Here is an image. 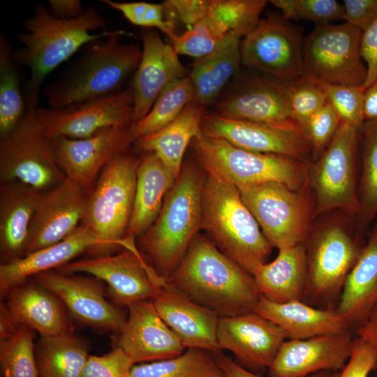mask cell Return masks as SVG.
I'll return each instance as SVG.
<instances>
[{"mask_svg":"<svg viewBox=\"0 0 377 377\" xmlns=\"http://www.w3.org/2000/svg\"><path fill=\"white\" fill-rule=\"evenodd\" d=\"M167 281L220 317L255 312L260 300L253 276L198 235Z\"/></svg>","mask_w":377,"mask_h":377,"instance_id":"obj_1","label":"cell"},{"mask_svg":"<svg viewBox=\"0 0 377 377\" xmlns=\"http://www.w3.org/2000/svg\"><path fill=\"white\" fill-rule=\"evenodd\" d=\"M24 27L26 32L17 36L23 47L14 53V57L30 71L25 89L28 111L38 108L42 84L52 71L87 44L115 32L103 29L106 22L93 7L75 19L61 20L52 16L41 3L24 20Z\"/></svg>","mask_w":377,"mask_h":377,"instance_id":"obj_2","label":"cell"},{"mask_svg":"<svg viewBox=\"0 0 377 377\" xmlns=\"http://www.w3.org/2000/svg\"><path fill=\"white\" fill-rule=\"evenodd\" d=\"M122 30L87 44L73 65L45 91L50 108L63 109L122 90L141 59L142 48L124 44Z\"/></svg>","mask_w":377,"mask_h":377,"instance_id":"obj_3","label":"cell"},{"mask_svg":"<svg viewBox=\"0 0 377 377\" xmlns=\"http://www.w3.org/2000/svg\"><path fill=\"white\" fill-rule=\"evenodd\" d=\"M193 165H186L167 193L160 213L140 237V243L166 281L184 256L202 226V197L205 180Z\"/></svg>","mask_w":377,"mask_h":377,"instance_id":"obj_4","label":"cell"},{"mask_svg":"<svg viewBox=\"0 0 377 377\" xmlns=\"http://www.w3.org/2000/svg\"><path fill=\"white\" fill-rule=\"evenodd\" d=\"M216 246L251 274L272 246L235 186L207 175L202 197V226Z\"/></svg>","mask_w":377,"mask_h":377,"instance_id":"obj_5","label":"cell"},{"mask_svg":"<svg viewBox=\"0 0 377 377\" xmlns=\"http://www.w3.org/2000/svg\"><path fill=\"white\" fill-rule=\"evenodd\" d=\"M140 159L123 153L101 171L89 195L82 224L95 234L97 244L88 252L92 256L112 254L122 246L128 249L133 237H127Z\"/></svg>","mask_w":377,"mask_h":377,"instance_id":"obj_6","label":"cell"},{"mask_svg":"<svg viewBox=\"0 0 377 377\" xmlns=\"http://www.w3.org/2000/svg\"><path fill=\"white\" fill-rule=\"evenodd\" d=\"M191 144L195 157L208 174L237 188L279 182L303 191L308 185L309 163L281 155L242 149L202 131Z\"/></svg>","mask_w":377,"mask_h":377,"instance_id":"obj_7","label":"cell"},{"mask_svg":"<svg viewBox=\"0 0 377 377\" xmlns=\"http://www.w3.org/2000/svg\"><path fill=\"white\" fill-rule=\"evenodd\" d=\"M362 129L341 124L325 150L308 164L307 183L314 195L313 217L338 209L356 219L360 211L357 164Z\"/></svg>","mask_w":377,"mask_h":377,"instance_id":"obj_8","label":"cell"},{"mask_svg":"<svg viewBox=\"0 0 377 377\" xmlns=\"http://www.w3.org/2000/svg\"><path fill=\"white\" fill-rule=\"evenodd\" d=\"M237 188L272 246L279 250L305 244L313 205L304 190L279 182Z\"/></svg>","mask_w":377,"mask_h":377,"instance_id":"obj_9","label":"cell"},{"mask_svg":"<svg viewBox=\"0 0 377 377\" xmlns=\"http://www.w3.org/2000/svg\"><path fill=\"white\" fill-rule=\"evenodd\" d=\"M362 31L344 22L316 26L303 45V77L318 84L363 87Z\"/></svg>","mask_w":377,"mask_h":377,"instance_id":"obj_10","label":"cell"},{"mask_svg":"<svg viewBox=\"0 0 377 377\" xmlns=\"http://www.w3.org/2000/svg\"><path fill=\"white\" fill-rule=\"evenodd\" d=\"M307 283L304 301L329 304L341 295L364 245L340 222H330L305 242Z\"/></svg>","mask_w":377,"mask_h":377,"instance_id":"obj_11","label":"cell"},{"mask_svg":"<svg viewBox=\"0 0 377 377\" xmlns=\"http://www.w3.org/2000/svg\"><path fill=\"white\" fill-rule=\"evenodd\" d=\"M66 178L36 110L28 111L17 126L0 140L1 183L17 182L42 192Z\"/></svg>","mask_w":377,"mask_h":377,"instance_id":"obj_12","label":"cell"},{"mask_svg":"<svg viewBox=\"0 0 377 377\" xmlns=\"http://www.w3.org/2000/svg\"><path fill=\"white\" fill-rule=\"evenodd\" d=\"M302 32L281 13H268L241 41L242 64L283 82L303 77Z\"/></svg>","mask_w":377,"mask_h":377,"instance_id":"obj_13","label":"cell"},{"mask_svg":"<svg viewBox=\"0 0 377 377\" xmlns=\"http://www.w3.org/2000/svg\"><path fill=\"white\" fill-rule=\"evenodd\" d=\"M202 131L250 151L287 156L309 163L312 149L302 127L297 122L272 124L205 114Z\"/></svg>","mask_w":377,"mask_h":377,"instance_id":"obj_14","label":"cell"},{"mask_svg":"<svg viewBox=\"0 0 377 377\" xmlns=\"http://www.w3.org/2000/svg\"><path fill=\"white\" fill-rule=\"evenodd\" d=\"M57 270L66 274L86 273L103 281L115 302L126 306L151 300L167 281L147 265L136 247L124 249L114 255L73 260Z\"/></svg>","mask_w":377,"mask_h":377,"instance_id":"obj_15","label":"cell"},{"mask_svg":"<svg viewBox=\"0 0 377 377\" xmlns=\"http://www.w3.org/2000/svg\"><path fill=\"white\" fill-rule=\"evenodd\" d=\"M132 126L114 125L83 139L50 138L54 158L67 178L88 191L109 162L128 151Z\"/></svg>","mask_w":377,"mask_h":377,"instance_id":"obj_16","label":"cell"},{"mask_svg":"<svg viewBox=\"0 0 377 377\" xmlns=\"http://www.w3.org/2000/svg\"><path fill=\"white\" fill-rule=\"evenodd\" d=\"M133 93L129 85L115 94L63 109L38 108L36 112L50 138L91 137L114 125L133 124Z\"/></svg>","mask_w":377,"mask_h":377,"instance_id":"obj_17","label":"cell"},{"mask_svg":"<svg viewBox=\"0 0 377 377\" xmlns=\"http://www.w3.org/2000/svg\"><path fill=\"white\" fill-rule=\"evenodd\" d=\"M89 195L87 190L67 177L54 187L40 192L24 256L72 235L82 223Z\"/></svg>","mask_w":377,"mask_h":377,"instance_id":"obj_18","label":"cell"},{"mask_svg":"<svg viewBox=\"0 0 377 377\" xmlns=\"http://www.w3.org/2000/svg\"><path fill=\"white\" fill-rule=\"evenodd\" d=\"M35 282L52 292L69 313L91 327L119 332L126 318L123 312L105 297L92 278L50 270L33 277Z\"/></svg>","mask_w":377,"mask_h":377,"instance_id":"obj_19","label":"cell"},{"mask_svg":"<svg viewBox=\"0 0 377 377\" xmlns=\"http://www.w3.org/2000/svg\"><path fill=\"white\" fill-rule=\"evenodd\" d=\"M354 339L347 332L286 340L269 367V376L308 377L339 371L351 355Z\"/></svg>","mask_w":377,"mask_h":377,"instance_id":"obj_20","label":"cell"},{"mask_svg":"<svg viewBox=\"0 0 377 377\" xmlns=\"http://www.w3.org/2000/svg\"><path fill=\"white\" fill-rule=\"evenodd\" d=\"M140 38L142 57L131 84L133 93V125L147 114L169 84L186 77V68L179 54L170 44L163 41L158 31L145 29Z\"/></svg>","mask_w":377,"mask_h":377,"instance_id":"obj_21","label":"cell"},{"mask_svg":"<svg viewBox=\"0 0 377 377\" xmlns=\"http://www.w3.org/2000/svg\"><path fill=\"white\" fill-rule=\"evenodd\" d=\"M128 316L118 332L116 346L134 364L177 357L186 348L158 313L151 300L128 306Z\"/></svg>","mask_w":377,"mask_h":377,"instance_id":"obj_22","label":"cell"},{"mask_svg":"<svg viewBox=\"0 0 377 377\" xmlns=\"http://www.w3.org/2000/svg\"><path fill=\"white\" fill-rule=\"evenodd\" d=\"M158 313L185 348L220 354L217 329L220 316L191 300L166 281L151 300Z\"/></svg>","mask_w":377,"mask_h":377,"instance_id":"obj_23","label":"cell"},{"mask_svg":"<svg viewBox=\"0 0 377 377\" xmlns=\"http://www.w3.org/2000/svg\"><path fill=\"white\" fill-rule=\"evenodd\" d=\"M286 339L281 327L256 312L220 317L219 321L220 349L251 366L269 368Z\"/></svg>","mask_w":377,"mask_h":377,"instance_id":"obj_24","label":"cell"},{"mask_svg":"<svg viewBox=\"0 0 377 377\" xmlns=\"http://www.w3.org/2000/svg\"><path fill=\"white\" fill-rule=\"evenodd\" d=\"M216 110L228 117L266 124L297 122L290 106L286 82L260 77L246 80L220 101Z\"/></svg>","mask_w":377,"mask_h":377,"instance_id":"obj_25","label":"cell"},{"mask_svg":"<svg viewBox=\"0 0 377 377\" xmlns=\"http://www.w3.org/2000/svg\"><path fill=\"white\" fill-rule=\"evenodd\" d=\"M93 231L81 224L62 241L0 265V293L4 297L13 288L40 273L57 269L97 244Z\"/></svg>","mask_w":377,"mask_h":377,"instance_id":"obj_26","label":"cell"},{"mask_svg":"<svg viewBox=\"0 0 377 377\" xmlns=\"http://www.w3.org/2000/svg\"><path fill=\"white\" fill-rule=\"evenodd\" d=\"M1 301L20 325L36 331L40 337L73 330L64 305L52 292L27 281L10 290Z\"/></svg>","mask_w":377,"mask_h":377,"instance_id":"obj_27","label":"cell"},{"mask_svg":"<svg viewBox=\"0 0 377 377\" xmlns=\"http://www.w3.org/2000/svg\"><path fill=\"white\" fill-rule=\"evenodd\" d=\"M255 312L281 327L288 339L344 333L350 327L336 309L318 308L300 300L277 303L260 296Z\"/></svg>","mask_w":377,"mask_h":377,"instance_id":"obj_28","label":"cell"},{"mask_svg":"<svg viewBox=\"0 0 377 377\" xmlns=\"http://www.w3.org/2000/svg\"><path fill=\"white\" fill-rule=\"evenodd\" d=\"M251 275L260 296L269 301H304L307 283L305 244L279 249L273 261L259 265Z\"/></svg>","mask_w":377,"mask_h":377,"instance_id":"obj_29","label":"cell"},{"mask_svg":"<svg viewBox=\"0 0 377 377\" xmlns=\"http://www.w3.org/2000/svg\"><path fill=\"white\" fill-rule=\"evenodd\" d=\"M40 191L17 182L0 185L1 263L24 256L29 228Z\"/></svg>","mask_w":377,"mask_h":377,"instance_id":"obj_30","label":"cell"},{"mask_svg":"<svg viewBox=\"0 0 377 377\" xmlns=\"http://www.w3.org/2000/svg\"><path fill=\"white\" fill-rule=\"evenodd\" d=\"M377 301V220L339 298L337 312L349 325L357 326Z\"/></svg>","mask_w":377,"mask_h":377,"instance_id":"obj_31","label":"cell"},{"mask_svg":"<svg viewBox=\"0 0 377 377\" xmlns=\"http://www.w3.org/2000/svg\"><path fill=\"white\" fill-rule=\"evenodd\" d=\"M176 179L152 152L140 158L127 237H140L154 223Z\"/></svg>","mask_w":377,"mask_h":377,"instance_id":"obj_32","label":"cell"},{"mask_svg":"<svg viewBox=\"0 0 377 377\" xmlns=\"http://www.w3.org/2000/svg\"><path fill=\"white\" fill-rule=\"evenodd\" d=\"M205 108L195 100L182 113L160 130L136 140L138 148L156 154L177 180L188 145L202 132Z\"/></svg>","mask_w":377,"mask_h":377,"instance_id":"obj_33","label":"cell"},{"mask_svg":"<svg viewBox=\"0 0 377 377\" xmlns=\"http://www.w3.org/2000/svg\"><path fill=\"white\" fill-rule=\"evenodd\" d=\"M241 38L229 33L207 55L193 64L189 77L195 98L206 108L220 94L242 63Z\"/></svg>","mask_w":377,"mask_h":377,"instance_id":"obj_34","label":"cell"},{"mask_svg":"<svg viewBox=\"0 0 377 377\" xmlns=\"http://www.w3.org/2000/svg\"><path fill=\"white\" fill-rule=\"evenodd\" d=\"M35 355L39 377H80L89 356L73 330L40 337Z\"/></svg>","mask_w":377,"mask_h":377,"instance_id":"obj_35","label":"cell"},{"mask_svg":"<svg viewBox=\"0 0 377 377\" xmlns=\"http://www.w3.org/2000/svg\"><path fill=\"white\" fill-rule=\"evenodd\" d=\"M360 156L357 188L360 211L355 221L362 232L377 216V119L365 121L363 125Z\"/></svg>","mask_w":377,"mask_h":377,"instance_id":"obj_36","label":"cell"},{"mask_svg":"<svg viewBox=\"0 0 377 377\" xmlns=\"http://www.w3.org/2000/svg\"><path fill=\"white\" fill-rule=\"evenodd\" d=\"M14 52L2 32L0 36V137L11 133L28 112L20 84Z\"/></svg>","mask_w":377,"mask_h":377,"instance_id":"obj_37","label":"cell"},{"mask_svg":"<svg viewBox=\"0 0 377 377\" xmlns=\"http://www.w3.org/2000/svg\"><path fill=\"white\" fill-rule=\"evenodd\" d=\"M195 98V90L189 76L169 84L160 94L147 114L133 125L134 140L151 134L170 124Z\"/></svg>","mask_w":377,"mask_h":377,"instance_id":"obj_38","label":"cell"},{"mask_svg":"<svg viewBox=\"0 0 377 377\" xmlns=\"http://www.w3.org/2000/svg\"><path fill=\"white\" fill-rule=\"evenodd\" d=\"M131 377H224L205 350L188 348L182 354L150 363L134 364Z\"/></svg>","mask_w":377,"mask_h":377,"instance_id":"obj_39","label":"cell"},{"mask_svg":"<svg viewBox=\"0 0 377 377\" xmlns=\"http://www.w3.org/2000/svg\"><path fill=\"white\" fill-rule=\"evenodd\" d=\"M34 331L21 325L0 341L3 377H39L34 343Z\"/></svg>","mask_w":377,"mask_h":377,"instance_id":"obj_40","label":"cell"},{"mask_svg":"<svg viewBox=\"0 0 377 377\" xmlns=\"http://www.w3.org/2000/svg\"><path fill=\"white\" fill-rule=\"evenodd\" d=\"M108 7L120 12L132 24L146 29H155L170 40L177 35V16L166 1L160 3L145 1L117 2L101 0Z\"/></svg>","mask_w":377,"mask_h":377,"instance_id":"obj_41","label":"cell"},{"mask_svg":"<svg viewBox=\"0 0 377 377\" xmlns=\"http://www.w3.org/2000/svg\"><path fill=\"white\" fill-rule=\"evenodd\" d=\"M229 33L223 22L209 13L199 22L170 40L178 54L198 59L212 52Z\"/></svg>","mask_w":377,"mask_h":377,"instance_id":"obj_42","label":"cell"},{"mask_svg":"<svg viewBox=\"0 0 377 377\" xmlns=\"http://www.w3.org/2000/svg\"><path fill=\"white\" fill-rule=\"evenodd\" d=\"M268 2L266 0H212L209 13L223 22L230 33L245 37L257 26Z\"/></svg>","mask_w":377,"mask_h":377,"instance_id":"obj_43","label":"cell"},{"mask_svg":"<svg viewBox=\"0 0 377 377\" xmlns=\"http://www.w3.org/2000/svg\"><path fill=\"white\" fill-rule=\"evenodd\" d=\"M287 20H306L316 26L330 24L343 20V4L335 0H272Z\"/></svg>","mask_w":377,"mask_h":377,"instance_id":"obj_44","label":"cell"},{"mask_svg":"<svg viewBox=\"0 0 377 377\" xmlns=\"http://www.w3.org/2000/svg\"><path fill=\"white\" fill-rule=\"evenodd\" d=\"M341 124L362 129L365 122L364 94L365 89L337 84H319Z\"/></svg>","mask_w":377,"mask_h":377,"instance_id":"obj_45","label":"cell"},{"mask_svg":"<svg viewBox=\"0 0 377 377\" xmlns=\"http://www.w3.org/2000/svg\"><path fill=\"white\" fill-rule=\"evenodd\" d=\"M287 94L295 121L302 127L326 103L320 85L306 77L286 82Z\"/></svg>","mask_w":377,"mask_h":377,"instance_id":"obj_46","label":"cell"},{"mask_svg":"<svg viewBox=\"0 0 377 377\" xmlns=\"http://www.w3.org/2000/svg\"><path fill=\"white\" fill-rule=\"evenodd\" d=\"M337 114L327 103L311 115L303 126L304 131L316 158L325 150L341 125Z\"/></svg>","mask_w":377,"mask_h":377,"instance_id":"obj_47","label":"cell"},{"mask_svg":"<svg viewBox=\"0 0 377 377\" xmlns=\"http://www.w3.org/2000/svg\"><path fill=\"white\" fill-rule=\"evenodd\" d=\"M134 363L119 347L102 355H89L80 377H131Z\"/></svg>","mask_w":377,"mask_h":377,"instance_id":"obj_48","label":"cell"},{"mask_svg":"<svg viewBox=\"0 0 377 377\" xmlns=\"http://www.w3.org/2000/svg\"><path fill=\"white\" fill-rule=\"evenodd\" d=\"M377 369V353L364 339H354L351 355L346 365L331 377H367Z\"/></svg>","mask_w":377,"mask_h":377,"instance_id":"obj_49","label":"cell"},{"mask_svg":"<svg viewBox=\"0 0 377 377\" xmlns=\"http://www.w3.org/2000/svg\"><path fill=\"white\" fill-rule=\"evenodd\" d=\"M342 4L345 22L362 32L377 17V0H344Z\"/></svg>","mask_w":377,"mask_h":377,"instance_id":"obj_50","label":"cell"},{"mask_svg":"<svg viewBox=\"0 0 377 377\" xmlns=\"http://www.w3.org/2000/svg\"><path fill=\"white\" fill-rule=\"evenodd\" d=\"M360 53L367 68V76L364 89L377 81V17L362 32Z\"/></svg>","mask_w":377,"mask_h":377,"instance_id":"obj_51","label":"cell"},{"mask_svg":"<svg viewBox=\"0 0 377 377\" xmlns=\"http://www.w3.org/2000/svg\"><path fill=\"white\" fill-rule=\"evenodd\" d=\"M167 2L177 20L189 29L208 15L212 0H168Z\"/></svg>","mask_w":377,"mask_h":377,"instance_id":"obj_52","label":"cell"},{"mask_svg":"<svg viewBox=\"0 0 377 377\" xmlns=\"http://www.w3.org/2000/svg\"><path fill=\"white\" fill-rule=\"evenodd\" d=\"M50 14L61 20L75 19L83 14V3L80 0H49Z\"/></svg>","mask_w":377,"mask_h":377,"instance_id":"obj_53","label":"cell"},{"mask_svg":"<svg viewBox=\"0 0 377 377\" xmlns=\"http://www.w3.org/2000/svg\"><path fill=\"white\" fill-rule=\"evenodd\" d=\"M356 333L357 337L367 341L377 353V301L357 326Z\"/></svg>","mask_w":377,"mask_h":377,"instance_id":"obj_54","label":"cell"},{"mask_svg":"<svg viewBox=\"0 0 377 377\" xmlns=\"http://www.w3.org/2000/svg\"><path fill=\"white\" fill-rule=\"evenodd\" d=\"M216 362L221 369L224 377H261L244 369L228 357L217 355ZM308 377H331L327 371H321Z\"/></svg>","mask_w":377,"mask_h":377,"instance_id":"obj_55","label":"cell"},{"mask_svg":"<svg viewBox=\"0 0 377 377\" xmlns=\"http://www.w3.org/2000/svg\"><path fill=\"white\" fill-rule=\"evenodd\" d=\"M364 116L365 121L377 119V81L364 91Z\"/></svg>","mask_w":377,"mask_h":377,"instance_id":"obj_56","label":"cell"}]
</instances>
